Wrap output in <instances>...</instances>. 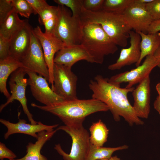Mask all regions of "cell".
Returning <instances> with one entry per match:
<instances>
[{
    "instance_id": "6da1fadb",
    "label": "cell",
    "mask_w": 160,
    "mask_h": 160,
    "mask_svg": "<svg viewBox=\"0 0 160 160\" xmlns=\"http://www.w3.org/2000/svg\"><path fill=\"white\" fill-rule=\"evenodd\" d=\"M89 86L92 92V98L105 104L116 121L123 117L130 126L143 125L144 122L136 114L128 100L127 94L132 92L134 87L121 88L108 81V79L100 75L90 80Z\"/></svg>"
},
{
    "instance_id": "7a4b0ae2",
    "label": "cell",
    "mask_w": 160,
    "mask_h": 160,
    "mask_svg": "<svg viewBox=\"0 0 160 160\" xmlns=\"http://www.w3.org/2000/svg\"><path fill=\"white\" fill-rule=\"evenodd\" d=\"M31 106L57 116L66 125L72 122H83L86 117L94 113L109 110L102 101L92 98L64 100L49 106H41L34 103Z\"/></svg>"
},
{
    "instance_id": "3957f363",
    "label": "cell",
    "mask_w": 160,
    "mask_h": 160,
    "mask_svg": "<svg viewBox=\"0 0 160 160\" xmlns=\"http://www.w3.org/2000/svg\"><path fill=\"white\" fill-rule=\"evenodd\" d=\"M82 24H99L112 40L117 45L126 47L132 30L123 14L108 12L102 10L93 12L83 8L80 17Z\"/></svg>"
},
{
    "instance_id": "277c9868",
    "label": "cell",
    "mask_w": 160,
    "mask_h": 160,
    "mask_svg": "<svg viewBox=\"0 0 160 160\" xmlns=\"http://www.w3.org/2000/svg\"><path fill=\"white\" fill-rule=\"evenodd\" d=\"M82 25L80 44L92 57L94 63L101 64L105 56L113 54L117 51V46L99 24L86 23Z\"/></svg>"
},
{
    "instance_id": "5b68a950",
    "label": "cell",
    "mask_w": 160,
    "mask_h": 160,
    "mask_svg": "<svg viewBox=\"0 0 160 160\" xmlns=\"http://www.w3.org/2000/svg\"><path fill=\"white\" fill-rule=\"evenodd\" d=\"M83 123L82 122H72L60 126L57 129L68 134L72 141L69 154L63 150L60 144L55 145L54 149L64 160H85L90 143L89 133L83 127Z\"/></svg>"
},
{
    "instance_id": "8992f818",
    "label": "cell",
    "mask_w": 160,
    "mask_h": 160,
    "mask_svg": "<svg viewBox=\"0 0 160 160\" xmlns=\"http://www.w3.org/2000/svg\"><path fill=\"white\" fill-rule=\"evenodd\" d=\"M59 6L58 19L53 35L66 47L80 44L83 28L80 17L73 16L65 6Z\"/></svg>"
},
{
    "instance_id": "52a82bcc",
    "label": "cell",
    "mask_w": 160,
    "mask_h": 160,
    "mask_svg": "<svg viewBox=\"0 0 160 160\" xmlns=\"http://www.w3.org/2000/svg\"><path fill=\"white\" fill-rule=\"evenodd\" d=\"M71 68L54 63L52 90L65 100L78 98L77 76L72 71Z\"/></svg>"
},
{
    "instance_id": "ba28073f",
    "label": "cell",
    "mask_w": 160,
    "mask_h": 160,
    "mask_svg": "<svg viewBox=\"0 0 160 160\" xmlns=\"http://www.w3.org/2000/svg\"><path fill=\"white\" fill-rule=\"evenodd\" d=\"M26 72L24 68H20L11 75L9 82L11 96L6 102L0 106V112L14 100H18L21 104L23 111L27 116L30 124H36L38 122L35 121L33 115L29 110L27 105L25 95L26 87L28 85L27 79L25 78Z\"/></svg>"
},
{
    "instance_id": "9c48e42d",
    "label": "cell",
    "mask_w": 160,
    "mask_h": 160,
    "mask_svg": "<svg viewBox=\"0 0 160 160\" xmlns=\"http://www.w3.org/2000/svg\"><path fill=\"white\" fill-rule=\"evenodd\" d=\"M21 62L25 70L35 72L49 81V73L42 47L33 29L31 33L29 47Z\"/></svg>"
},
{
    "instance_id": "30bf717a",
    "label": "cell",
    "mask_w": 160,
    "mask_h": 160,
    "mask_svg": "<svg viewBox=\"0 0 160 160\" xmlns=\"http://www.w3.org/2000/svg\"><path fill=\"white\" fill-rule=\"evenodd\" d=\"M158 63V60L153 55L147 56L141 65L130 71L114 75L108 79V81L119 87H120L121 84L128 82L125 87H132L149 76L152 70L157 66Z\"/></svg>"
},
{
    "instance_id": "8fae6325",
    "label": "cell",
    "mask_w": 160,
    "mask_h": 160,
    "mask_svg": "<svg viewBox=\"0 0 160 160\" xmlns=\"http://www.w3.org/2000/svg\"><path fill=\"white\" fill-rule=\"evenodd\" d=\"M25 71L28 76V84L36 100L46 106L51 105L65 100L52 90L44 78L35 72Z\"/></svg>"
},
{
    "instance_id": "7c38bea8",
    "label": "cell",
    "mask_w": 160,
    "mask_h": 160,
    "mask_svg": "<svg viewBox=\"0 0 160 160\" xmlns=\"http://www.w3.org/2000/svg\"><path fill=\"white\" fill-rule=\"evenodd\" d=\"M33 31L42 47L49 73L48 81L52 86L53 84V71L55 55L58 51L66 47L53 34L43 32L39 26H37L33 29Z\"/></svg>"
},
{
    "instance_id": "4fadbf2b",
    "label": "cell",
    "mask_w": 160,
    "mask_h": 160,
    "mask_svg": "<svg viewBox=\"0 0 160 160\" xmlns=\"http://www.w3.org/2000/svg\"><path fill=\"white\" fill-rule=\"evenodd\" d=\"M123 15L132 29L136 32L148 33L149 27L153 20L145 5L135 3L133 1Z\"/></svg>"
},
{
    "instance_id": "5bb4252c",
    "label": "cell",
    "mask_w": 160,
    "mask_h": 160,
    "mask_svg": "<svg viewBox=\"0 0 160 160\" xmlns=\"http://www.w3.org/2000/svg\"><path fill=\"white\" fill-rule=\"evenodd\" d=\"M129 47L121 49L119 57L116 62L109 65L111 70H119L126 66L136 64L139 61L141 55V37L137 33L131 31L129 33Z\"/></svg>"
},
{
    "instance_id": "9a60e30c",
    "label": "cell",
    "mask_w": 160,
    "mask_h": 160,
    "mask_svg": "<svg viewBox=\"0 0 160 160\" xmlns=\"http://www.w3.org/2000/svg\"><path fill=\"white\" fill-rule=\"evenodd\" d=\"M0 123L7 128V131L4 134V137L5 140L9 136L14 134L22 133L30 135L37 138V133L44 130L52 131L54 129L57 127L58 124L48 125L44 124L40 121L36 124H32L27 123L26 121L19 118L18 121L13 123L2 119H0Z\"/></svg>"
},
{
    "instance_id": "2e32d148",
    "label": "cell",
    "mask_w": 160,
    "mask_h": 160,
    "mask_svg": "<svg viewBox=\"0 0 160 160\" xmlns=\"http://www.w3.org/2000/svg\"><path fill=\"white\" fill-rule=\"evenodd\" d=\"M150 79L149 76L139 83L132 92L133 107L137 116L147 119L150 112Z\"/></svg>"
},
{
    "instance_id": "e0dca14e",
    "label": "cell",
    "mask_w": 160,
    "mask_h": 160,
    "mask_svg": "<svg viewBox=\"0 0 160 160\" xmlns=\"http://www.w3.org/2000/svg\"><path fill=\"white\" fill-rule=\"evenodd\" d=\"M33 29L27 20L10 39L9 56L21 61L29 47Z\"/></svg>"
},
{
    "instance_id": "ac0fdd59",
    "label": "cell",
    "mask_w": 160,
    "mask_h": 160,
    "mask_svg": "<svg viewBox=\"0 0 160 160\" xmlns=\"http://www.w3.org/2000/svg\"><path fill=\"white\" fill-rule=\"evenodd\" d=\"M82 60L94 63L92 57L80 44L66 47L60 50L56 54L54 61V63L71 68L77 62Z\"/></svg>"
},
{
    "instance_id": "d6986e66",
    "label": "cell",
    "mask_w": 160,
    "mask_h": 160,
    "mask_svg": "<svg viewBox=\"0 0 160 160\" xmlns=\"http://www.w3.org/2000/svg\"><path fill=\"white\" fill-rule=\"evenodd\" d=\"M57 131V129L52 131L44 130L38 133L35 143L29 142L26 146V154L20 159L11 160H48L41 154V151L45 143L50 139Z\"/></svg>"
},
{
    "instance_id": "ffe728a7",
    "label": "cell",
    "mask_w": 160,
    "mask_h": 160,
    "mask_svg": "<svg viewBox=\"0 0 160 160\" xmlns=\"http://www.w3.org/2000/svg\"><path fill=\"white\" fill-rule=\"evenodd\" d=\"M23 68L22 63L10 56L0 60V91L7 99L10 96L7 87L9 76L19 68Z\"/></svg>"
},
{
    "instance_id": "44dd1931",
    "label": "cell",
    "mask_w": 160,
    "mask_h": 160,
    "mask_svg": "<svg viewBox=\"0 0 160 160\" xmlns=\"http://www.w3.org/2000/svg\"><path fill=\"white\" fill-rule=\"evenodd\" d=\"M137 33L140 35L141 55L138 62L135 64L136 67L140 65L145 57L148 55H153L155 52L160 46V32L145 34L141 32Z\"/></svg>"
},
{
    "instance_id": "7402d4cb",
    "label": "cell",
    "mask_w": 160,
    "mask_h": 160,
    "mask_svg": "<svg viewBox=\"0 0 160 160\" xmlns=\"http://www.w3.org/2000/svg\"><path fill=\"white\" fill-rule=\"evenodd\" d=\"M25 20L20 19L14 8L0 23V35L10 39L23 25Z\"/></svg>"
},
{
    "instance_id": "603a6c76",
    "label": "cell",
    "mask_w": 160,
    "mask_h": 160,
    "mask_svg": "<svg viewBox=\"0 0 160 160\" xmlns=\"http://www.w3.org/2000/svg\"><path fill=\"white\" fill-rule=\"evenodd\" d=\"M59 12V6L49 5L39 15L40 23L45 27V32L53 34L57 21Z\"/></svg>"
},
{
    "instance_id": "cb8c5ba5",
    "label": "cell",
    "mask_w": 160,
    "mask_h": 160,
    "mask_svg": "<svg viewBox=\"0 0 160 160\" xmlns=\"http://www.w3.org/2000/svg\"><path fill=\"white\" fill-rule=\"evenodd\" d=\"M90 142L98 147H103L107 140L109 130L101 119L93 123L89 129Z\"/></svg>"
},
{
    "instance_id": "d4e9b609",
    "label": "cell",
    "mask_w": 160,
    "mask_h": 160,
    "mask_svg": "<svg viewBox=\"0 0 160 160\" xmlns=\"http://www.w3.org/2000/svg\"><path fill=\"white\" fill-rule=\"evenodd\" d=\"M128 146L124 145L116 147H98L90 144L89 150L85 160H100L110 158L115 151L127 149Z\"/></svg>"
},
{
    "instance_id": "484cf974",
    "label": "cell",
    "mask_w": 160,
    "mask_h": 160,
    "mask_svg": "<svg viewBox=\"0 0 160 160\" xmlns=\"http://www.w3.org/2000/svg\"><path fill=\"white\" fill-rule=\"evenodd\" d=\"M134 0H104L103 9L108 12L123 14Z\"/></svg>"
},
{
    "instance_id": "4316f807",
    "label": "cell",
    "mask_w": 160,
    "mask_h": 160,
    "mask_svg": "<svg viewBox=\"0 0 160 160\" xmlns=\"http://www.w3.org/2000/svg\"><path fill=\"white\" fill-rule=\"evenodd\" d=\"M59 5L69 8L73 16L80 17L83 8V0H54Z\"/></svg>"
},
{
    "instance_id": "83f0119b",
    "label": "cell",
    "mask_w": 160,
    "mask_h": 160,
    "mask_svg": "<svg viewBox=\"0 0 160 160\" xmlns=\"http://www.w3.org/2000/svg\"><path fill=\"white\" fill-rule=\"evenodd\" d=\"M12 2L15 11L20 16L29 18L33 14V9L27 0H12Z\"/></svg>"
},
{
    "instance_id": "f1b7e54d",
    "label": "cell",
    "mask_w": 160,
    "mask_h": 160,
    "mask_svg": "<svg viewBox=\"0 0 160 160\" xmlns=\"http://www.w3.org/2000/svg\"><path fill=\"white\" fill-rule=\"evenodd\" d=\"M145 6L153 21L160 19V0H153Z\"/></svg>"
},
{
    "instance_id": "f546056e",
    "label": "cell",
    "mask_w": 160,
    "mask_h": 160,
    "mask_svg": "<svg viewBox=\"0 0 160 160\" xmlns=\"http://www.w3.org/2000/svg\"><path fill=\"white\" fill-rule=\"evenodd\" d=\"M104 0H83V5L86 10L93 12L103 9Z\"/></svg>"
},
{
    "instance_id": "4dcf8cb0",
    "label": "cell",
    "mask_w": 160,
    "mask_h": 160,
    "mask_svg": "<svg viewBox=\"0 0 160 160\" xmlns=\"http://www.w3.org/2000/svg\"><path fill=\"white\" fill-rule=\"evenodd\" d=\"M13 9L12 0H0V23Z\"/></svg>"
},
{
    "instance_id": "1f68e13d",
    "label": "cell",
    "mask_w": 160,
    "mask_h": 160,
    "mask_svg": "<svg viewBox=\"0 0 160 160\" xmlns=\"http://www.w3.org/2000/svg\"><path fill=\"white\" fill-rule=\"evenodd\" d=\"M33 11V14L39 15L49 6L44 0H27Z\"/></svg>"
},
{
    "instance_id": "d6a6232c",
    "label": "cell",
    "mask_w": 160,
    "mask_h": 160,
    "mask_svg": "<svg viewBox=\"0 0 160 160\" xmlns=\"http://www.w3.org/2000/svg\"><path fill=\"white\" fill-rule=\"evenodd\" d=\"M10 45V39L0 35V60L9 56Z\"/></svg>"
},
{
    "instance_id": "836d02e7",
    "label": "cell",
    "mask_w": 160,
    "mask_h": 160,
    "mask_svg": "<svg viewBox=\"0 0 160 160\" xmlns=\"http://www.w3.org/2000/svg\"><path fill=\"white\" fill-rule=\"evenodd\" d=\"M16 157V154L8 148L4 143L0 142V160H4L5 158L11 160L15 159Z\"/></svg>"
},
{
    "instance_id": "e575fe53",
    "label": "cell",
    "mask_w": 160,
    "mask_h": 160,
    "mask_svg": "<svg viewBox=\"0 0 160 160\" xmlns=\"http://www.w3.org/2000/svg\"><path fill=\"white\" fill-rule=\"evenodd\" d=\"M160 31V19L153 21L149 26L148 33H154Z\"/></svg>"
},
{
    "instance_id": "d590c367",
    "label": "cell",
    "mask_w": 160,
    "mask_h": 160,
    "mask_svg": "<svg viewBox=\"0 0 160 160\" xmlns=\"http://www.w3.org/2000/svg\"><path fill=\"white\" fill-rule=\"evenodd\" d=\"M155 109L160 115V96H158L153 103Z\"/></svg>"
},
{
    "instance_id": "8d00e7d4",
    "label": "cell",
    "mask_w": 160,
    "mask_h": 160,
    "mask_svg": "<svg viewBox=\"0 0 160 160\" xmlns=\"http://www.w3.org/2000/svg\"><path fill=\"white\" fill-rule=\"evenodd\" d=\"M153 55L158 60V63L157 66L160 68V46L155 51Z\"/></svg>"
},
{
    "instance_id": "74e56055",
    "label": "cell",
    "mask_w": 160,
    "mask_h": 160,
    "mask_svg": "<svg viewBox=\"0 0 160 160\" xmlns=\"http://www.w3.org/2000/svg\"><path fill=\"white\" fill-rule=\"evenodd\" d=\"M153 1V0H134V2L138 4L145 5Z\"/></svg>"
},
{
    "instance_id": "f35d334b",
    "label": "cell",
    "mask_w": 160,
    "mask_h": 160,
    "mask_svg": "<svg viewBox=\"0 0 160 160\" xmlns=\"http://www.w3.org/2000/svg\"><path fill=\"white\" fill-rule=\"evenodd\" d=\"M100 160H121L117 156H112L110 158L108 159H103Z\"/></svg>"
},
{
    "instance_id": "ab89813d",
    "label": "cell",
    "mask_w": 160,
    "mask_h": 160,
    "mask_svg": "<svg viewBox=\"0 0 160 160\" xmlns=\"http://www.w3.org/2000/svg\"><path fill=\"white\" fill-rule=\"evenodd\" d=\"M156 90L158 93L159 96H160V82L158 83L156 86Z\"/></svg>"
}]
</instances>
